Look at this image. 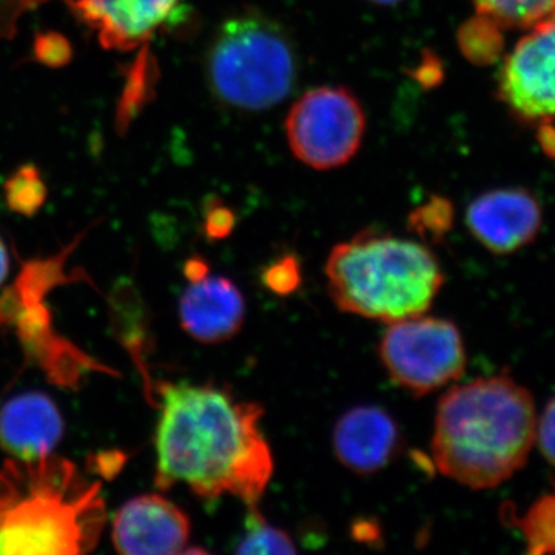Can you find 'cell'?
Listing matches in <instances>:
<instances>
[{
	"instance_id": "1",
	"label": "cell",
	"mask_w": 555,
	"mask_h": 555,
	"mask_svg": "<svg viewBox=\"0 0 555 555\" xmlns=\"http://www.w3.org/2000/svg\"><path fill=\"white\" fill-rule=\"evenodd\" d=\"M264 408L215 385L160 386L156 485H185L201 499L222 495L257 506L273 476L262 436Z\"/></svg>"
},
{
	"instance_id": "2",
	"label": "cell",
	"mask_w": 555,
	"mask_h": 555,
	"mask_svg": "<svg viewBox=\"0 0 555 555\" xmlns=\"http://www.w3.org/2000/svg\"><path fill=\"white\" fill-rule=\"evenodd\" d=\"M535 436V401L525 386L506 374L476 378L438 401L434 463L467 488H496L526 465Z\"/></svg>"
},
{
	"instance_id": "3",
	"label": "cell",
	"mask_w": 555,
	"mask_h": 555,
	"mask_svg": "<svg viewBox=\"0 0 555 555\" xmlns=\"http://www.w3.org/2000/svg\"><path fill=\"white\" fill-rule=\"evenodd\" d=\"M101 485L49 454L0 467V554L79 555L104 531Z\"/></svg>"
},
{
	"instance_id": "4",
	"label": "cell",
	"mask_w": 555,
	"mask_h": 555,
	"mask_svg": "<svg viewBox=\"0 0 555 555\" xmlns=\"http://www.w3.org/2000/svg\"><path fill=\"white\" fill-rule=\"evenodd\" d=\"M324 272L341 312L387 324L425 315L444 283L429 248L374 229L332 248Z\"/></svg>"
},
{
	"instance_id": "5",
	"label": "cell",
	"mask_w": 555,
	"mask_h": 555,
	"mask_svg": "<svg viewBox=\"0 0 555 555\" xmlns=\"http://www.w3.org/2000/svg\"><path fill=\"white\" fill-rule=\"evenodd\" d=\"M211 91L230 107L261 112L286 100L297 80L291 36L259 11H241L219 27L208 51Z\"/></svg>"
},
{
	"instance_id": "6",
	"label": "cell",
	"mask_w": 555,
	"mask_h": 555,
	"mask_svg": "<svg viewBox=\"0 0 555 555\" xmlns=\"http://www.w3.org/2000/svg\"><path fill=\"white\" fill-rule=\"evenodd\" d=\"M378 353L390 379L415 397L459 382L466 371L462 332L444 318L418 315L390 323Z\"/></svg>"
},
{
	"instance_id": "7",
	"label": "cell",
	"mask_w": 555,
	"mask_h": 555,
	"mask_svg": "<svg viewBox=\"0 0 555 555\" xmlns=\"http://www.w3.org/2000/svg\"><path fill=\"white\" fill-rule=\"evenodd\" d=\"M366 116L352 91L318 87L306 91L288 112L286 133L292 152L306 166L331 170L357 155Z\"/></svg>"
},
{
	"instance_id": "8",
	"label": "cell",
	"mask_w": 555,
	"mask_h": 555,
	"mask_svg": "<svg viewBox=\"0 0 555 555\" xmlns=\"http://www.w3.org/2000/svg\"><path fill=\"white\" fill-rule=\"evenodd\" d=\"M499 98L525 122L555 119V13L529 27L507 54L499 73Z\"/></svg>"
},
{
	"instance_id": "9",
	"label": "cell",
	"mask_w": 555,
	"mask_h": 555,
	"mask_svg": "<svg viewBox=\"0 0 555 555\" xmlns=\"http://www.w3.org/2000/svg\"><path fill=\"white\" fill-rule=\"evenodd\" d=\"M470 235L494 255H511L534 243L543 225V208L525 189H496L469 204Z\"/></svg>"
},
{
	"instance_id": "10",
	"label": "cell",
	"mask_w": 555,
	"mask_h": 555,
	"mask_svg": "<svg viewBox=\"0 0 555 555\" xmlns=\"http://www.w3.org/2000/svg\"><path fill=\"white\" fill-rule=\"evenodd\" d=\"M190 532L188 514L158 494L131 499L113 518V543L126 555L185 553Z\"/></svg>"
},
{
	"instance_id": "11",
	"label": "cell",
	"mask_w": 555,
	"mask_h": 555,
	"mask_svg": "<svg viewBox=\"0 0 555 555\" xmlns=\"http://www.w3.org/2000/svg\"><path fill=\"white\" fill-rule=\"evenodd\" d=\"M178 313L185 334L203 345H219L243 328L246 299L232 280L207 273L190 281L179 299Z\"/></svg>"
},
{
	"instance_id": "12",
	"label": "cell",
	"mask_w": 555,
	"mask_h": 555,
	"mask_svg": "<svg viewBox=\"0 0 555 555\" xmlns=\"http://www.w3.org/2000/svg\"><path fill=\"white\" fill-rule=\"evenodd\" d=\"M179 0H73L101 46L130 51L144 46L164 22L170 20Z\"/></svg>"
},
{
	"instance_id": "13",
	"label": "cell",
	"mask_w": 555,
	"mask_h": 555,
	"mask_svg": "<svg viewBox=\"0 0 555 555\" xmlns=\"http://www.w3.org/2000/svg\"><path fill=\"white\" fill-rule=\"evenodd\" d=\"M400 448V429L385 409L357 406L335 425V455L353 473L363 476L378 473L392 462Z\"/></svg>"
},
{
	"instance_id": "14",
	"label": "cell",
	"mask_w": 555,
	"mask_h": 555,
	"mask_svg": "<svg viewBox=\"0 0 555 555\" xmlns=\"http://www.w3.org/2000/svg\"><path fill=\"white\" fill-rule=\"evenodd\" d=\"M62 434L60 409L43 393H22L0 409V447L13 459L53 454Z\"/></svg>"
},
{
	"instance_id": "15",
	"label": "cell",
	"mask_w": 555,
	"mask_h": 555,
	"mask_svg": "<svg viewBox=\"0 0 555 555\" xmlns=\"http://www.w3.org/2000/svg\"><path fill=\"white\" fill-rule=\"evenodd\" d=\"M511 518L524 535L528 554H555V489L539 496L524 516Z\"/></svg>"
},
{
	"instance_id": "16",
	"label": "cell",
	"mask_w": 555,
	"mask_h": 555,
	"mask_svg": "<svg viewBox=\"0 0 555 555\" xmlns=\"http://www.w3.org/2000/svg\"><path fill=\"white\" fill-rule=\"evenodd\" d=\"M477 13L496 22L503 30L537 24L555 13V0H473Z\"/></svg>"
},
{
	"instance_id": "17",
	"label": "cell",
	"mask_w": 555,
	"mask_h": 555,
	"mask_svg": "<svg viewBox=\"0 0 555 555\" xmlns=\"http://www.w3.org/2000/svg\"><path fill=\"white\" fill-rule=\"evenodd\" d=\"M503 28L483 14L467 21L459 30V47L466 60L478 65H489L502 54Z\"/></svg>"
},
{
	"instance_id": "18",
	"label": "cell",
	"mask_w": 555,
	"mask_h": 555,
	"mask_svg": "<svg viewBox=\"0 0 555 555\" xmlns=\"http://www.w3.org/2000/svg\"><path fill=\"white\" fill-rule=\"evenodd\" d=\"M244 534L236 554H295L297 546L283 529L270 525L257 506L247 507Z\"/></svg>"
},
{
	"instance_id": "19",
	"label": "cell",
	"mask_w": 555,
	"mask_h": 555,
	"mask_svg": "<svg viewBox=\"0 0 555 555\" xmlns=\"http://www.w3.org/2000/svg\"><path fill=\"white\" fill-rule=\"evenodd\" d=\"M5 195L9 206L17 214H36L47 198L46 182L38 167L27 164L14 171L5 182Z\"/></svg>"
},
{
	"instance_id": "20",
	"label": "cell",
	"mask_w": 555,
	"mask_h": 555,
	"mask_svg": "<svg viewBox=\"0 0 555 555\" xmlns=\"http://www.w3.org/2000/svg\"><path fill=\"white\" fill-rule=\"evenodd\" d=\"M155 62L150 60L147 49L139 54L137 64L131 67L129 79H127L126 89H124L122 101L119 104V124L129 126L133 119L134 113L147 101L150 90L153 89V78H155Z\"/></svg>"
},
{
	"instance_id": "21",
	"label": "cell",
	"mask_w": 555,
	"mask_h": 555,
	"mask_svg": "<svg viewBox=\"0 0 555 555\" xmlns=\"http://www.w3.org/2000/svg\"><path fill=\"white\" fill-rule=\"evenodd\" d=\"M454 221V208L444 198H433L425 206L416 208L409 218V225L423 240L443 238Z\"/></svg>"
},
{
	"instance_id": "22",
	"label": "cell",
	"mask_w": 555,
	"mask_h": 555,
	"mask_svg": "<svg viewBox=\"0 0 555 555\" xmlns=\"http://www.w3.org/2000/svg\"><path fill=\"white\" fill-rule=\"evenodd\" d=\"M262 281L266 287L273 294L291 295L301 284V269H299L298 259L295 257H283L270 262L269 268L262 273Z\"/></svg>"
},
{
	"instance_id": "23",
	"label": "cell",
	"mask_w": 555,
	"mask_h": 555,
	"mask_svg": "<svg viewBox=\"0 0 555 555\" xmlns=\"http://www.w3.org/2000/svg\"><path fill=\"white\" fill-rule=\"evenodd\" d=\"M35 57L47 67L60 68L73 57L72 43L56 31L40 33L33 43Z\"/></svg>"
},
{
	"instance_id": "24",
	"label": "cell",
	"mask_w": 555,
	"mask_h": 555,
	"mask_svg": "<svg viewBox=\"0 0 555 555\" xmlns=\"http://www.w3.org/2000/svg\"><path fill=\"white\" fill-rule=\"evenodd\" d=\"M535 443L547 462L555 466V397L546 404L540 420L537 418Z\"/></svg>"
},
{
	"instance_id": "25",
	"label": "cell",
	"mask_w": 555,
	"mask_h": 555,
	"mask_svg": "<svg viewBox=\"0 0 555 555\" xmlns=\"http://www.w3.org/2000/svg\"><path fill=\"white\" fill-rule=\"evenodd\" d=\"M235 228V215L221 204L211 203L207 208L206 232L210 238H225Z\"/></svg>"
},
{
	"instance_id": "26",
	"label": "cell",
	"mask_w": 555,
	"mask_h": 555,
	"mask_svg": "<svg viewBox=\"0 0 555 555\" xmlns=\"http://www.w3.org/2000/svg\"><path fill=\"white\" fill-rule=\"evenodd\" d=\"M416 75L422 82H426L427 86H434V83L440 82L443 78V69H441L440 62L438 61H425L423 67L416 69Z\"/></svg>"
},
{
	"instance_id": "27",
	"label": "cell",
	"mask_w": 555,
	"mask_h": 555,
	"mask_svg": "<svg viewBox=\"0 0 555 555\" xmlns=\"http://www.w3.org/2000/svg\"><path fill=\"white\" fill-rule=\"evenodd\" d=\"M10 272V255L7 250L5 244L0 240V284L7 280Z\"/></svg>"
},
{
	"instance_id": "28",
	"label": "cell",
	"mask_w": 555,
	"mask_h": 555,
	"mask_svg": "<svg viewBox=\"0 0 555 555\" xmlns=\"http://www.w3.org/2000/svg\"><path fill=\"white\" fill-rule=\"evenodd\" d=\"M372 2H377V3H396V2H400V0H372Z\"/></svg>"
}]
</instances>
